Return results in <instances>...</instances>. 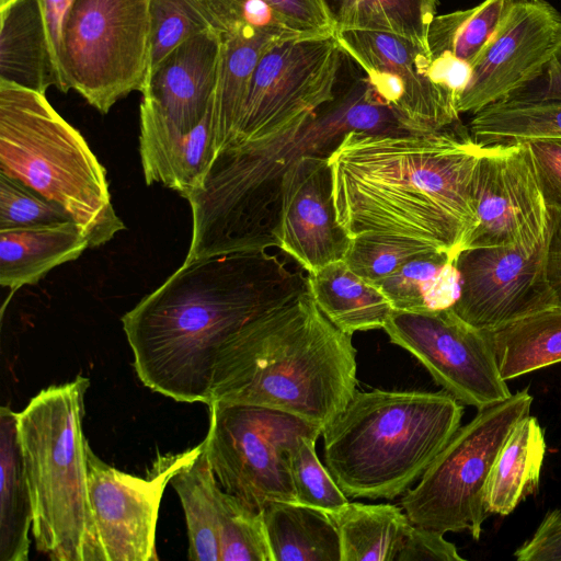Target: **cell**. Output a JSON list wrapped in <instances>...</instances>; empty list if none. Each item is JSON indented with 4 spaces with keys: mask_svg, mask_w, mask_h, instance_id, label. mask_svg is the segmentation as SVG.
Segmentation results:
<instances>
[{
    "mask_svg": "<svg viewBox=\"0 0 561 561\" xmlns=\"http://www.w3.org/2000/svg\"><path fill=\"white\" fill-rule=\"evenodd\" d=\"M0 172L60 206L90 248L125 229L106 170L83 136L41 93L0 81Z\"/></svg>",
    "mask_w": 561,
    "mask_h": 561,
    "instance_id": "52a82bcc",
    "label": "cell"
},
{
    "mask_svg": "<svg viewBox=\"0 0 561 561\" xmlns=\"http://www.w3.org/2000/svg\"><path fill=\"white\" fill-rule=\"evenodd\" d=\"M304 37L334 35L322 0H262Z\"/></svg>",
    "mask_w": 561,
    "mask_h": 561,
    "instance_id": "f35d334b",
    "label": "cell"
},
{
    "mask_svg": "<svg viewBox=\"0 0 561 561\" xmlns=\"http://www.w3.org/2000/svg\"><path fill=\"white\" fill-rule=\"evenodd\" d=\"M220 35L214 93L218 150L236 141L254 70L263 55L284 41L249 24H238ZM287 41V39H286Z\"/></svg>",
    "mask_w": 561,
    "mask_h": 561,
    "instance_id": "44dd1931",
    "label": "cell"
},
{
    "mask_svg": "<svg viewBox=\"0 0 561 561\" xmlns=\"http://www.w3.org/2000/svg\"><path fill=\"white\" fill-rule=\"evenodd\" d=\"M528 388L505 401L479 410L459 427L414 488L401 499L410 522L442 535L468 530L478 540L489 512L486 481L503 443L529 414Z\"/></svg>",
    "mask_w": 561,
    "mask_h": 561,
    "instance_id": "ba28073f",
    "label": "cell"
},
{
    "mask_svg": "<svg viewBox=\"0 0 561 561\" xmlns=\"http://www.w3.org/2000/svg\"><path fill=\"white\" fill-rule=\"evenodd\" d=\"M462 413L446 391L356 390L322 431L325 467L347 497L392 500L422 477Z\"/></svg>",
    "mask_w": 561,
    "mask_h": 561,
    "instance_id": "5b68a950",
    "label": "cell"
},
{
    "mask_svg": "<svg viewBox=\"0 0 561 561\" xmlns=\"http://www.w3.org/2000/svg\"><path fill=\"white\" fill-rule=\"evenodd\" d=\"M382 329L460 403L479 411L512 396L500 375L490 332L465 322L450 308L392 311Z\"/></svg>",
    "mask_w": 561,
    "mask_h": 561,
    "instance_id": "7c38bea8",
    "label": "cell"
},
{
    "mask_svg": "<svg viewBox=\"0 0 561 561\" xmlns=\"http://www.w3.org/2000/svg\"><path fill=\"white\" fill-rule=\"evenodd\" d=\"M501 377L507 381L561 362V305L489 331Z\"/></svg>",
    "mask_w": 561,
    "mask_h": 561,
    "instance_id": "f1b7e54d",
    "label": "cell"
},
{
    "mask_svg": "<svg viewBox=\"0 0 561 561\" xmlns=\"http://www.w3.org/2000/svg\"><path fill=\"white\" fill-rule=\"evenodd\" d=\"M525 140L546 207L561 211V137Z\"/></svg>",
    "mask_w": 561,
    "mask_h": 561,
    "instance_id": "74e56055",
    "label": "cell"
},
{
    "mask_svg": "<svg viewBox=\"0 0 561 561\" xmlns=\"http://www.w3.org/2000/svg\"><path fill=\"white\" fill-rule=\"evenodd\" d=\"M350 240L336 220L328 156L299 157L282 181L277 248L313 273L343 260Z\"/></svg>",
    "mask_w": 561,
    "mask_h": 561,
    "instance_id": "ac0fdd59",
    "label": "cell"
},
{
    "mask_svg": "<svg viewBox=\"0 0 561 561\" xmlns=\"http://www.w3.org/2000/svg\"><path fill=\"white\" fill-rule=\"evenodd\" d=\"M62 91L106 114L150 75L149 0H75L61 30Z\"/></svg>",
    "mask_w": 561,
    "mask_h": 561,
    "instance_id": "9c48e42d",
    "label": "cell"
},
{
    "mask_svg": "<svg viewBox=\"0 0 561 561\" xmlns=\"http://www.w3.org/2000/svg\"><path fill=\"white\" fill-rule=\"evenodd\" d=\"M261 513L273 561H341L337 529L327 512L275 501Z\"/></svg>",
    "mask_w": 561,
    "mask_h": 561,
    "instance_id": "4316f807",
    "label": "cell"
},
{
    "mask_svg": "<svg viewBox=\"0 0 561 561\" xmlns=\"http://www.w3.org/2000/svg\"><path fill=\"white\" fill-rule=\"evenodd\" d=\"M90 380L77 376L49 386L18 413L30 488L36 548L53 561H105L88 486L84 396Z\"/></svg>",
    "mask_w": 561,
    "mask_h": 561,
    "instance_id": "8992f818",
    "label": "cell"
},
{
    "mask_svg": "<svg viewBox=\"0 0 561 561\" xmlns=\"http://www.w3.org/2000/svg\"><path fill=\"white\" fill-rule=\"evenodd\" d=\"M339 80L334 98L286 135L217 151L199 185L188 193L192 237L184 262L277 248L275 230L285 172L301 156L325 154L350 130L402 134L393 112L375 94L365 73Z\"/></svg>",
    "mask_w": 561,
    "mask_h": 561,
    "instance_id": "3957f363",
    "label": "cell"
},
{
    "mask_svg": "<svg viewBox=\"0 0 561 561\" xmlns=\"http://www.w3.org/2000/svg\"><path fill=\"white\" fill-rule=\"evenodd\" d=\"M550 213L545 247V272L556 305H561V211Z\"/></svg>",
    "mask_w": 561,
    "mask_h": 561,
    "instance_id": "7bdbcfd3",
    "label": "cell"
},
{
    "mask_svg": "<svg viewBox=\"0 0 561 561\" xmlns=\"http://www.w3.org/2000/svg\"><path fill=\"white\" fill-rule=\"evenodd\" d=\"M90 248L72 221L0 229V285L10 294L34 285L54 267Z\"/></svg>",
    "mask_w": 561,
    "mask_h": 561,
    "instance_id": "ffe728a7",
    "label": "cell"
},
{
    "mask_svg": "<svg viewBox=\"0 0 561 561\" xmlns=\"http://www.w3.org/2000/svg\"><path fill=\"white\" fill-rule=\"evenodd\" d=\"M512 0H483L465 10L436 15L427 44L432 58L449 53L473 66L490 42Z\"/></svg>",
    "mask_w": 561,
    "mask_h": 561,
    "instance_id": "1f68e13d",
    "label": "cell"
},
{
    "mask_svg": "<svg viewBox=\"0 0 561 561\" xmlns=\"http://www.w3.org/2000/svg\"><path fill=\"white\" fill-rule=\"evenodd\" d=\"M511 98L561 102V36L540 77Z\"/></svg>",
    "mask_w": 561,
    "mask_h": 561,
    "instance_id": "b9f144b4",
    "label": "cell"
},
{
    "mask_svg": "<svg viewBox=\"0 0 561 561\" xmlns=\"http://www.w3.org/2000/svg\"><path fill=\"white\" fill-rule=\"evenodd\" d=\"M204 449L220 488L261 512L275 501L296 502L289 454L322 427L296 415L250 404L211 403Z\"/></svg>",
    "mask_w": 561,
    "mask_h": 561,
    "instance_id": "30bf717a",
    "label": "cell"
},
{
    "mask_svg": "<svg viewBox=\"0 0 561 561\" xmlns=\"http://www.w3.org/2000/svg\"><path fill=\"white\" fill-rule=\"evenodd\" d=\"M0 561H26L33 506L19 439L18 413L0 409Z\"/></svg>",
    "mask_w": 561,
    "mask_h": 561,
    "instance_id": "484cf974",
    "label": "cell"
},
{
    "mask_svg": "<svg viewBox=\"0 0 561 561\" xmlns=\"http://www.w3.org/2000/svg\"><path fill=\"white\" fill-rule=\"evenodd\" d=\"M545 247L463 249L456 257L459 296L450 309L470 325L492 331L556 305L546 278Z\"/></svg>",
    "mask_w": 561,
    "mask_h": 561,
    "instance_id": "2e32d148",
    "label": "cell"
},
{
    "mask_svg": "<svg viewBox=\"0 0 561 561\" xmlns=\"http://www.w3.org/2000/svg\"><path fill=\"white\" fill-rule=\"evenodd\" d=\"M307 285L323 314L350 335L382 329L393 311L382 291L353 272L344 260L307 273Z\"/></svg>",
    "mask_w": 561,
    "mask_h": 561,
    "instance_id": "cb8c5ba5",
    "label": "cell"
},
{
    "mask_svg": "<svg viewBox=\"0 0 561 561\" xmlns=\"http://www.w3.org/2000/svg\"><path fill=\"white\" fill-rule=\"evenodd\" d=\"M318 438L302 436L289 454V469L296 502L327 512H336L350 501L316 453Z\"/></svg>",
    "mask_w": 561,
    "mask_h": 561,
    "instance_id": "836d02e7",
    "label": "cell"
},
{
    "mask_svg": "<svg viewBox=\"0 0 561 561\" xmlns=\"http://www.w3.org/2000/svg\"><path fill=\"white\" fill-rule=\"evenodd\" d=\"M218 34L238 24H249L280 39L304 37L290 30L262 0H208Z\"/></svg>",
    "mask_w": 561,
    "mask_h": 561,
    "instance_id": "8d00e7d4",
    "label": "cell"
},
{
    "mask_svg": "<svg viewBox=\"0 0 561 561\" xmlns=\"http://www.w3.org/2000/svg\"><path fill=\"white\" fill-rule=\"evenodd\" d=\"M514 557L519 561H561V511L548 513Z\"/></svg>",
    "mask_w": 561,
    "mask_h": 561,
    "instance_id": "ab89813d",
    "label": "cell"
},
{
    "mask_svg": "<svg viewBox=\"0 0 561 561\" xmlns=\"http://www.w3.org/2000/svg\"><path fill=\"white\" fill-rule=\"evenodd\" d=\"M342 60L335 35L271 47L254 70L232 145L274 140L306 123L334 98Z\"/></svg>",
    "mask_w": 561,
    "mask_h": 561,
    "instance_id": "8fae6325",
    "label": "cell"
},
{
    "mask_svg": "<svg viewBox=\"0 0 561 561\" xmlns=\"http://www.w3.org/2000/svg\"><path fill=\"white\" fill-rule=\"evenodd\" d=\"M356 350L307 288L219 348L209 402L279 410L323 428L356 392Z\"/></svg>",
    "mask_w": 561,
    "mask_h": 561,
    "instance_id": "277c9868",
    "label": "cell"
},
{
    "mask_svg": "<svg viewBox=\"0 0 561 561\" xmlns=\"http://www.w3.org/2000/svg\"><path fill=\"white\" fill-rule=\"evenodd\" d=\"M472 202L476 225L465 249L523 247L534 250L546 242L550 213L525 140L481 147L473 175Z\"/></svg>",
    "mask_w": 561,
    "mask_h": 561,
    "instance_id": "4fadbf2b",
    "label": "cell"
},
{
    "mask_svg": "<svg viewBox=\"0 0 561 561\" xmlns=\"http://www.w3.org/2000/svg\"><path fill=\"white\" fill-rule=\"evenodd\" d=\"M431 250L437 249L407 238L363 234L350 240L343 260L353 272L375 284L410 259Z\"/></svg>",
    "mask_w": 561,
    "mask_h": 561,
    "instance_id": "e575fe53",
    "label": "cell"
},
{
    "mask_svg": "<svg viewBox=\"0 0 561 561\" xmlns=\"http://www.w3.org/2000/svg\"><path fill=\"white\" fill-rule=\"evenodd\" d=\"M149 13L150 72L187 38L206 31L217 32L208 0H149Z\"/></svg>",
    "mask_w": 561,
    "mask_h": 561,
    "instance_id": "d6a6232c",
    "label": "cell"
},
{
    "mask_svg": "<svg viewBox=\"0 0 561 561\" xmlns=\"http://www.w3.org/2000/svg\"><path fill=\"white\" fill-rule=\"evenodd\" d=\"M7 1L8 0H0V4ZM73 1L75 0H43L51 55L60 79V91H62V77L59 61L61 30L66 14Z\"/></svg>",
    "mask_w": 561,
    "mask_h": 561,
    "instance_id": "ee69618b",
    "label": "cell"
},
{
    "mask_svg": "<svg viewBox=\"0 0 561 561\" xmlns=\"http://www.w3.org/2000/svg\"><path fill=\"white\" fill-rule=\"evenodd\" d=\"M561 36V13L546 0H512L496 31L472 66L458 100L472 115L506 100L540 77Z\"/></svg>",
    "mask_w": 561,
    "mask_h": 561,
    "instance_id": "e0dca14e",
    "label": "cell"
},
{
    "mask_svg": "<svg viewBox=\"0 0 561 561\" xmlns=\"http://www.w3.org/2000/svg\"><path fill=\"white\" fill-rule=\"evenodd\" d=\"M545 454L543 430L528 414L513 427L491 468L484 495L489 514L508 515L537 490Z\"/></svg>",
    "mask_w": 561,
    "mask_h": 561,
    "instance_id": "d4e9b609",
    "label": "cell"
},
{
    "mask_svg": "<svg viewBox=\"0 0 561 561\" xmlns=\"http://www.w3.org/2000/svg\"><path fill=\"white\" fill-rule=\"evenodd\" d=\"M469 130L482 146L529 138L561 137V102L508 98L473 114Z\"/></svg>",
    "mask_w": 561,
    "mask_h": 561,
    "instance_id": "4dcf8cb0",
    "label": "cell"
},
{
    "mask_svg": "<svg viewBox=\"0 0 561 561\" xmlns=\"http://www.w3.org/2000/svg\"><path fill=\"white\" fill-rule=\"evenodd\" d=\"M270 249L183 262L122 317L146 387L179 402L208 404L220 346L307 288V276Z\"/></svg>",
    "mask_w": 561,
    "mask_h": 561,
    "instance_id": "6da1fadb",
    "label": "cell"
},
{
    "mask_svg": "<svg viewBox=\"0 0 561 561\" xmlns=\"http://www.w3.org/2000/svg\"><path fill=\"white\" fill-rule=\"evenodd\" d=\"M72 220L54 202L21 181L0 172V229Z\"/></svg>",
    "mask_w": 561,
    "mask_h": 561,
    "instance_id": "d590c367",
    "label": "cell"
},
{
    "mask_svg": "<svg viewBox=\"0 0 561 561\" xmlns=\"http://www.w3.org/2000/svg\"><path fill=\"white\" fill-rule=\"evenodd\" d=\"M456 257L446 251L431 250L410 259L374 285L388 298L393 311L448 309L460 290Z\"/></svg>",
    "mask_w": 561,
    "mask_h": 561,
    "instance_id": "83f0119b",
    "label": "cell"
},
{
    "mask_svg": "<svg viewBox=\"0 0 561 561\" xmlns=\"http://www.w3.org/2000/svg\"><path fill=\"white\" fill-rule=\"evenodd\" d=\"M0 21V81L41 93L59 90L43 0H8Z\"/></svg>",
    "mask_w": 561,
    "mask_h": 561,
    "instance_id": "d6986e66",
    "label": "cell"
},
{
    "mask_svg": "<svg viewBox=\"0 0 561 561\" xmlns=\"http://www.w3.org/2000/svg\"><path fill=\"white\" fill-rule=\"evenodd\" d=\"M322 3L334 34L344 31L386 32L428 49L427 36L438 0H322Z\"/></svg>",
    "mask_w": 561,
    "mask_h": 561,
    "instance_id": "f546056e",
    "label": "cell"
},
{
    "mask_svg": "<svg viewBox=\"0 0 561 561\" xmlns=\"http://www.w3.org/2000/svg\"><path fill=\"white\" fill-rule=\"evenodd\" d=\"M378 99L409 133H433L460 121L455 99L428 76L431 51L402 36L376 31L334 34Z\"/></svg>",
    "mask_w": 561,
    "mask_h": 561,
    "instance_id": "5bb4252c",
    "label": "cell"
},
{
    "mask_svg": "<svg viewBox=\"0 0 561 561\" xmlns=\"http://www.w3.org/2000/svg\"><path fill=\"white\" fill-rule=\"evenodd\" d=\"M481 147L460 121L425 134L345 133L328 156L339 225L350 239L387 234L458 255L476 225Z\"/></svg>",
    "mask_w": 561,
    "mask_h": 561,
    "instance_id": "7a4b0ae2",
    "label": "cell"
},
{
    "mask_svg": "<svg viewBox=\"0 0 561 561\" xmlns=\"http://www.w3.org/2000/svg\"><path fill=\"white\" fill-rule=\"evenodd\" d=\"M329 515L337 529L341 561H404L415 525L402 507L348 502Z\"/></svg>",
    "mask_w": 561,
    "mask_h": 561,
    "instance_id": "603a6c76",
    "label": "cell"
},
{
    "mask_svg": "<svg viewBox=\"0 0 561 561\" xmlns=\"http://www.w3.org/2000/svg\"><path fill=\"white\" fill-rule=\"evenodd\" d=\"M199 449L157 457L146 478L110 466L87 447L92 517L105 561L158 560L156 531L164 489Z\"/></svg>",
    "mask_w": 561,
    "mask_h": 561,
    "instance_id": "9a60e30c",
    "label": "cell"
},
{
    "mask_svg": "<svg viewBox=\"0 0 561 561\" xmlns=\"http://www.w3.org/2000/svg\"><path fill=\"white\" fill-rule=\"evenodd\" d=\"M175 490L186 522L190 560L221 561L220 539L231 494L218 484L207 459L204 443L173 474Z\"/></svg>",
    "mask_w": 561,
    "mask_h": 561,
    "instance_id": "7402d4cb",
    "label": "cell"
},
{
    "mask_svg": "<svg viewBox=\"0 0 561 561\" xmlns=\"http://www.w3.org/2000/svg\"><path fill=\"white\" fill-rule=\"evenodd\" d=\"M428 76L436 85L450 94L458 103L459 98L470 83L472 66L449 53H443L432 58Z\"/></svg>",
    "mask_w": 561,
    "mask_h": 561,
    "instance_id": "60d3db41",
    "label": "cell"
}]
</instances>
